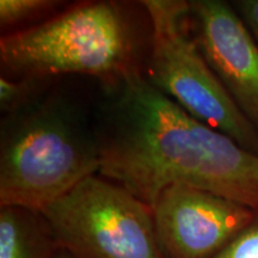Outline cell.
I'll use <instances>...</instances> for the list:
<instances>
[{
    "mask_svg": "<svg viewBox=\"0 0 258 258\" xmlns=\"http://www.w3.org/2000/svg\"><path fill=\"white\" fill-rule=\"evenodd\" d=\"M108 89L97 134L99 176L152 209L164 189L185 184L257 211V154L202 123L141 73Z\"/></svg>",
    "mask_w": 258,
    "mask_h": 258,
    "instance_id": "1",
    "label": "cell"
},
{
    "mask_svg": "<svg viewBox=\"0 0 258 258\" xmlns=\"http://www.w3.org/2000/svg\"><path fill=\"white\" fill-rule=\"evenodd\" d=\"M151 21V54L146 79L202 123L227 135L258 156V131L235 104L203 57L183 22L190 3L145 0Z\"/></svg>",
    "mask_w": 258,
    "mask_h": 258,
    "instance_id": "4",
    "label": "cell"
},
{
    "mask_svg": "<svg viewBox=\"0 0 258 258\" xmlns=\"http://www.w3.org/2000/svg\"><path fill=\"white\" fill-rule=\"evenodd\" d=\"M43 79L0 78V111L8 116L15 115L37 101L38 83Z\"/></svg>",
    "mask_w": 258,
    "mask_h": 258,
    "instance_id": "9",
    "label": "cell"
},
{
    "mask_svg": "<svg viewBox=\"0 0 258 258\" xmlns=\"http://www.w3.org/2000/svg\"><path fill=\"white\" fill-rule=\"evenodd\" d=\"M60 250L43 213L0 207V258H54Z\"/></svg>",
    "mask_w": 258,
    "mask_h": 258,
    "instance_id": "8",
    "label": "cell"
},
{
    "mask_svg": "<svg viewBox=\"0 0 258 258\" xmlns=\"http://www.w3.org/2000/svg\"><path fill=\"white\" fill-rule=\"evenodd\" d=\"M42 213L73 258H165L153 209L99 175L82 180Z\"/></svg>",
    "mask_w": 258,
    "mask_h": 258,
    "instance_id": "5",
    "label": "cell"
},
{
    "mask_svg": "<svg viewBox=\"0 0 258 258\" xmlns=\"http://www.w3.org/2000/svg\"><path fill=\"white\" fill-rule=\"evenodd\" d=\"M99 169L97 135L62 101H36L3 120L0 207L42 212Z\"/></svg>",
    "mask_w": 258,
    "mask_h": 258,
    "instance_id": "2",
    "label": "cell"
},
{
    "mask_svg": "<svg viewBox=\"0 0 258 258\" xmlns=\"http://www.w3.org/2000/svg\"><path fill=\"white\" fill-rule=\"evenodd\" d=\"M214 258H258V209L252 221Z\"/></svg>",
    "mask_w": 258,
    "mask_h": 258,
    "instance_id": "11",
    "label": "cell"
},
{
    "mask_svg": "<svg viewBox=\"0 0 258 258\" xmlns=\"http://www.w3.org/2000/svg\"><path fill=\"white\" fill-rule=\"evenodd\" d=\"M196 43L235 104L258 131V44L232 6L220 0L190 2Z\"/></svg>",
    "mask_w": 258,
    "mask_h": 258,
    "instance_id": "7",
    "label": "cell"
},
{
    "mask_svg": "<svg viewBox=\"0 0 258 258\" xmlns=\"http://www.w3.org/2000/svg\"><path fill=\"white\" fill-rule=\"evenodd\" d=\"M254 211L185 184L164 189L153 207L165 258H214L252 221Z\"/></svg>",
    "mask_w": 258,
    "mask_h": 258,
    "instance_id": "6",
    "label": "cell"
},
{
    "mask_svg": "<svg viewBox=\"0 0 258 258\" xmlns=\"http://www.w3.org/2000/svg\"><path fill=\"white\" fill-rule=\"evenodd\" d=\"M61 4L55 0H0V24L2 28L14 27L53 11Z\"/></svg>",
    "mask_w": 258,
    "mask_h": 258,
    "instance_id": "10",
    "label": "cell"
},
{
    "mask_svg": "<svg viewBox=\"0 0 258 258\" xmlns=\"http://www.w3.org/2000/svg\"><path fill=\"white\" fill-rule=\"evenodd\" d=\"M54 258H73V257L71 256V254L67 252V251H64L63 249H61Z\"/></svg>",
    "mask_w": 258,
    "mask_h": 258,
    "instance_id": "13",
    "label": "cell"
},
{
    "mask_svg": "<svg viewBox=\"0 0 258 258\" xmlns=\"http://www.w3.org/2000/svg\"><path fill=\"white\" fill-rule=\"evenodd\" d=\"M0 61L18 78L85 74L106 88L140 73L132 27L112 2L82 3L43 23L4 34Z\"/></svg>",
    "mask_w": 258,
    "mask_h": 258,
    "instance_id": "3",
    "label": "cell"
},
{
    "mask_svg": "<svg viewBox=\"0 0 258 258\" xmlns=\"http://www.w3.org/2000/svg\"><path fill=\"white\" fill-rule=\"evenodd\" d=\"M238 14L249 28L258 44V0H241L237 2Z\"/></svg>",
    "mask_w": 258,
    "mask_h": 258,
    "instance_id": "12",
    "label": "cell"
}]
</instances>
